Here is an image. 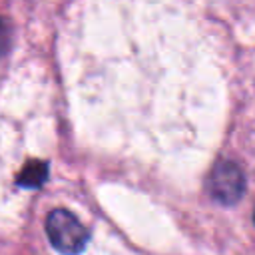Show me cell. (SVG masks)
<instances>
[{
  "label": "cell",
  "mask_w": 255,
  "mask_h": 255,
  "mask_svg": "<svg viewBox=\"0 0 255 255\" xmlns=\"http://www.w3.org/2000/svg\"><path fill=\"white\" fill-rule=\"evenodd\" d=\"M48 171H50L48 161H44V159H28L24 163V167L16 175V183L20 187H30V189L40 187L48 179Z\"/></svg>",
  "instance_id": "3"
},
{
  "label": "cell",
  "mask_w": 255,
  "mask_h": 255,
  "mask_svg": "<svg viewBox=\"0 0 255 255\" xmlns=\"http://www.w3.org/2000/svg\"><path fill=\"white\" fill-rule=\"evenodd\" d=\"M46 235L52 247L62 255H80L88 241L90 231L88 227L68 209L56 207L46 215Z\"/></svg>",
  "instance_id": "1"
},
{
  "label": "cell",
  "mask_w": 255,
  "mask_h": 255,
  "mask_svg": "<svg viewBox=\"0 0 255 255\" xmlns=\"http://www.w3.org/2000/svg\"><path fill=\"white\" fill-rule=\"evenodd\" d=\"M10 42H12V30H10V24L6 18L0 16V56H4L10 48Z\"/></svg>",
  "instance_id": "4"
},
{
  "label": "cell",
  "mask_w": 255,
  "mask_h": 255,
  "mask_svg": "<svg viewBox=\"0 0 255 255\" xmlns=\"http://www.w3.org/2000/svg\"><path fill=\"white\" fill-rule=\"evenodd\" d=\"M207 191L215 201H219L223 205L237 203L245 191L243 169L231 159L217 161L207 177Z\"/></svg>",
  "instance_id": "2"
},
{
  "label": "cell",
  "mask_w": 255,
  "mask_h": 255,
  "mask_svg": "<svg viewBox=\"0 0 255 255\" xmlns=\"http://www.w3.org/2000/svg\"><path fill=\"white\" fill-rule=\"evenodd\" d=\"M253 221H255V213H253Z\"/></svg>",
  "instance_id": "5"
}]
</instances>
